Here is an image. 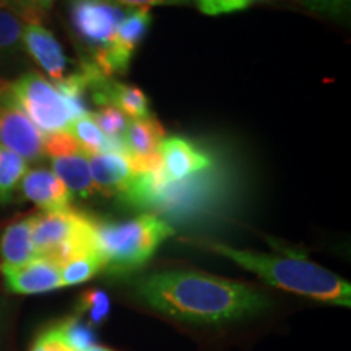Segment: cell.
I'll list each match as a JSON object with an SVG mask.
<instances>
[{
    "mask_svg": "<svg viewBox=\"0 0 351 351\" xmlns=\"http://www.w3.org/2000/svg\"><path fill=\"white\" fill-rule=\"evenodd\" d=\"M135 296L150 309L199 326H221L263 313L269 300L245 283L202 271L168 270L135 282Z\"/></svg>",
    "mask_w": 351,
    "mask_h": 351,
    "instance_id": "obj_1",
    "label": "cell"
},
{
    "mask_svg": "<svg viewBox=\"0 0 351 351\" xmlns=\"http://www.w3.org/2000/svg\"><path fill=\"white\" fill-rule=\"evenodd\" d=\"M234 176L228 165L215 163L181 181H171L160 168L135 173L117 199L124 207L140 210L166 221H192L217 213L234 194Z\"/></svg>",
    "mask_w": 351,
    "mask_h": 351,
    "instance_id": "obj_2",
    "label": "cell"
},
{
    "mask_svg": "<svg viewBox=\"0 0 351 351\" xmlns=\"http://www.w3.org/2000/svg\"><path fill=\"white\" fill-rule=\"evenodd\" d=\"M204 245L256 274L271 287L328 304L346 307L351 304V285L304 256H271L236 249L221 243H204Z\"/></svg>",
    "mask_w": 351,
    "mask_h": 351,
    "instance_id": "obj_3",
    "label": "cell"
},
{
    "mask_svg": "<svg viewBox=\"0 0 351 351\" xmlns=\"http://www.w3.org/2000/svg\"><path fill=\"white\" fill-rule=\"evenodd\" d=\"M173 234V225L152 213L124 221H93L95 249L103 258L104 270L114 275L142 269Z\"/></svg>",
    "mask_w": 351,
    "mask_h": 351,
    "instance_id": "obj_4",
    "label": "cell"
},
{
    "mask_svg": "<svg viewBox=\"0 0 351 351\" xmlns=\"http://www.w3.org/2000/svg\"><path fill=\"white\" fill-rule=\"evenodd\" d=\"M95 218L69 208L36 215L33 219V247L36 258L62 267L70 258L95 249Z\"/></svg>",
    "mask_w": 351,
    "mask_h": 351,
    "instance_id": "obj_5",
    "label": "cell"
},
{
    "mask_svg": "<svg viewBox=\"0 0 351 351\" xmlns=\"http://www.w3.org/2000/svg\"><path fill=\"white\" fill-rule=\"evenodd\" d=\"M12 98L44 135L65 132L78 112L56 83L39 73H26L8 86Z\"/></svg>",
    "mask_w": 351,
    "mask_h": 351,
    "instance_id": "obj_6",
    "label": "cell"
},
{
    "mask_svg": "<svg viewBox=\"0 0 351 351\" xmlns=\"http://www.w3.org/2000/svg\"><path fill=\"white\" fill-rule=\"evenodd\" d=\"M69 15L75 38L95 57L111 46L125 13L116 0H70Z\"/></svg>",
    "mask_w": 351,
    "mask_h": 351,
    "instance_id": "obj_7",
    "label": "cell"
},
{
    "mask_svg": "<svg viewBox=\"0 0 351 351\" xmlns=\"http://www.w3.org/2000/svg\"><path fill=\"white\" fill-rule=\"evenodd\" d=\"M44 155L51 158L52 173L65 184L70 194L88 199L98 192L91 179L88 153L69 132L44 135Z\"/></svg>",
    "mask_w": 351,
    "mask_h": 351,
    "instance_id": "obj_8",
    "label": "cell"
},
{
    "mask_svg": "<svg viewBox=\"0 0 351 351\" xmlns=\"http://www.w3.org/2000/svg\"><path fill=\"white\" fill-rule=\"evenodd\" d=\"M0 145L26 163L44 156V134L21 111L5 86L0 90Z\"/></svg>",
    "mask_w": 351,
    "mask_h": 351,
    "instance_id": "obj_9",
    "label": "cell"
},
{
    "mask_svg": "<svg viewBox=\"0 0 351 351\" xmlns=\"http://www.w3.org/2000/svg\"><path fill=\"white\" fill-rule=\"evenodd\" d=\"M150 23V8H134L124 16L111 46L91 57L88 62L93 64L104 77L114 78V75H124L130 65L132 56L147 34Z\"/></svg>",
    "mask_w": 351,
    "mask_h": 351,
    "instance_id": "obj_10",
    "label": "cell"
},
{
    "mask_svg": "<svg viewBox=\"0 0 351 351\" xmlns=\"http://www.w3.org/2000/svg\"><path fill=\"white\" fill-rule=\"evenodd\" d=\"M160 171L166 179L181 181L217 163L213 153L205 152L200 145L184 137L165 138L160 145Z\"/></svg>",
    "mask_w": 351,
    "mask_h": 351,
    "instance_id": "obj_11",
    "label": "cell"
},
{
    "mask_svg": "<svg viewBox=\"0 0 351 351\" xmlns=\"http://www.w3.org/2000/svg\"><path fill=\"white\" fill-rule=\"evenodd\" d=\"M21 43L29 52V56L51 77V82L59 83L69 75V59L64 54L62 46L54 38V34L44 28L41 23H36V21L25 23Z\"/></svg>",
    "mask_w": 351,
    "mask_h": 351,
    "instance_id": "obj_12",
    "label": "cell"
},
{
    "mask_svg": "<svg viewBox=\"0 0 351 351\" xmlns=\"http://www.w3.org/2000/svg\"><path fill=\"white\" fill-rule=\"evenodd\" d=\"M7 288L16 295H41L62 288L60 267L44 258H34L16 269H0Z\"/></svg>",
    "mask_w": 351,
    "mask_h": 351,
    "instance_id": "obj_13",
    "label": "cell"
},
{
    "mask_svg": "<svg viewBox=\"0 0 351 351\" xmlns=\"http://www.w3.org/2000/svg\"><path fill=\"white\" fill-rule=\"evenodd\" d=\"M20 184L25 199L36 204L44 213L70 208L72 194L51 169L33 168L26 171Z\"/></svg>",
    "mask_w": 351,
    "mask_h": 351,
    "instance_id": "obj_14",
    "label": "cell"
},
{
    "mask_svg": "<svg viewBox=\"0 0 351 351\" xmlns=\"http://www.w3.org/2000/svg\"><path fill=\"white\" fill-rule=\"evenodd\" d=\"M88 165L96 191L104 195H119L135 174L129 158L122 153H93L88 155Z\"/></svg>",
    "mask_w": 351,
    "mask_h": 351,
    "instance_id": "obj_15",
    "label": "cell"
},
{
    "mask_svg": "<svg viewBox=\"0 0 351 351\" xmlns=\"http://www.w3.org/2000/svg\"><path fill=\"white\" fill-rule=\"evenodd\" d=\"M33 219L34 217L25 218L13 223L3 231L0 239V257H2L0 269H16L36 258L32 238Z\"/></svg>",
    "mask_w": 351,
    "mask_h": 351,
    "instance_id": "obj_16",
    "label": "cell"
},
{
    "mask_svg": "<svg viewBox=\"0 0 351 351\" xmlns=\"http://www.w3.org/2000/svg\"><path fill=\"white\" fill-rule=\"evenodd\" d=\"M26 171L28 163L23 158L0 145V204H10Z\"/></svg>",
    "mask_w": 351,
    "mask_h": 351,
    "instance_id": "obj_17",
    "label": "cell"
},
{
    "mask_svg": "<svg viewBox=\"0 0 351 351\" xmlns=\"http://www.w3.org/2000/svg\"><path fill=\"white\" fill-rule=\"evenodd\" d=\"M104 270L103 258L96 249L86 251L80 256L70 258L60 267V276H62V287H75L82 285L96 276Z\"/></svg>",
    "mask_w": 351,
    "mask_h": 351,
    "instance_id": "obj_18",
    "label": "cell"
},
{
    "mask_svg": "<svg viewBox=\"0 0 351 351\" xmlns=\"http://www.w3.org/2000/svg\"><path fill=\"white\" fill-rule=\"evenodd\" d=\"M65 132H69V134L75 138V142L80 145L88 155L111 152V138H108L106 135L99 130V127L96 125L91 114L78 117V119H75L69 125V129Z\"/></svg>",
    "mask_w": 351,
    "mask_h": 351,
    "instance_id": "obj_19",
    "label": "cell"
},
{
    "mask_svg": "<svg viewBox=\"0 0 351 351\" xmlns=\"http://www.w3.org/2000/svg\"><path fill=\"white\" fill-rule=\"evenodd\" d=\"M56 332L62 339L65 345L72 351H86L88 348L96 345L95 330L91 326L80 317H70L64 322L54 326Z\"/></svg>",
    "mask_w": 351,
    "mask_h": 351,
    "instance_id": "obj_20",
    "label": "cell"
},
{
    "mask_svg": "<svg viewBox=\"0 0 351 351\" xmlns=\"http://www.w3.org/2000/svg\"><path fill=\"white\" fill-rule=\"evenodd\" d=\"M25 20L16 12L0 7V52L16 49L23 36Z\"/></svg>",
    "mask_w": 351,
    "mask_h": 351,
    "instance_id": "obj_21",
    "label": "cell"
},
{
    "mask_svg": "<svg viewBox=\"0 0 351 351\" xmlns=\"http://www.w3.org/2000/svg\"><path fill=\"white\" fill-rule=\"evenodd\" d=\"M96 125L108 138H124L129 117L114 106H101L95 114H91Z\"/></svg>",
    "mask_w": 351,
    "mask_h": 351,
    "instance_id": "obj_22",
    "label": "cell"
},
{
    "mask_svg": "<svg viewBox=\"0 0 351 351\" xmlns=\"http://www.w3.org/2000/svg\"><path fill=\"white\" fill-rule=\"evenodd\" d=\"M80 313L85 314L90 320L88 324L99 326L109 317V313H111L109 296L101 289H91V291L85 293L80 301Z\"/></svg>",
    "mask_w": 351,
    "mask_h": 351,
    "instance_id": "obj_23",
    "label": "cell"
},
{
    "mask_svg": "<svg viewBox=\"0 0 351 351\" xmlns=\"http://www.w3.org/2000/svg\"><path fill=\"white\" fill-rule=\"evenodd\" d=\"M251 3V0H207V2L200 3L199 8L207 15H221V13L244 10Z\"/></svg>",
    "mask_w": 351,
    "mask_h": 351,
    "instance_id": "obj_24",
    "label": "cell"
},
{
    "mask_svg": "<svg viewBox=\"0 0 351 351\" xmlns=\"http://www.w3.org/2000/svg\"><path fill=\"white\" fill-rule=\"evenodd\" d=\"M29 351H72V350L64 343L62 339L59 337V333L56 332V328L51 327L38 337Z\"/></svg>",
    "mask_w": 351,
    "mask_h": 351,
    "instance_id": "obj_25",
    "label": "cell"
},
{
    "mask_svg": "<svg viewBox=\"0 0 351 351\" xmlns=\"http://www.w3.org/2000/svg\"><path fill=\"white\" fill-rule=\"evenodd\" d=\"M119 5L132 8H150L155 5H173V3H182L184 0H116Z\"/></svg>",
    "mask_w": 351,
    "mask_h": 351,
    "instance_id": "obj_26",
    "label": "cell"
},
{
    "mask_svg": "<svg viewBox=\"0 0 351 351\" xmlns=\"http://www.w3.org/2000/svg\"><path fill=\"white\" fill-rule=\"evenodd\" d=\"M319 7H332V8H343L345 0H309Z\"/></svg>",
    "mask_w": 351,
    "mask_h": 351,
    "instance_id": "obj_27",
    "label": "cell"
},
{
    "mask_svg": "<svg viewBox=\"0 0 351 351\" xmlns=\"http://www.w3.org/2000/svg\"><path fill=\"white\" fill-rule=\"evenodd\" d=\"M86 351H114L111 348H106V346H99V345H93L91 348H88Z\"/></svg>",
    "mask_w": 351,
    "mask_h": 351,
    "instance_id": "obj_28",
    "label": "cell"
},
{
    "mask_svg": "<svg viewBox=\"0 0 351 351\" xmlns=\"http://www.w3.org/2000/svg\"><path fill=\"white\" fill-rule=\"evenodd\" d=\"M10 3V0H0V7H7Z\"/></svg>",
    "mask_w": 351,
    "mask_h": 351,
    "instance_id": "obj_29",
    "label": "cell"
},
{
    "mask_svg": "<svg viewBox=\"0 0 351 351\" xmlns=\"http://www.w3.org/2000/svg\"><path fill=\"white\" fill-rule=\"evenodd\" d=\"M197 2H199V5H200V3H204V2H207V0H197Z\"/></svg>",
    "mask_w": 351,
    "mask_h": 351,
    "instance_id": "obj_30",
    "label": "cell"
},
{
    "mask_svg": "<svg viewBox=\"0 0 351 351\" xmlns=\"http://www.w3.org/2000/svg\"><path fill=\"white\" fill-rule=\"evenodd\" d=\"M2 88H3V85H2V82H0V90H2Z\"/></svg>",
    "mask_w": 351,
    "mask_h": 351,
    "instance_id": "obj_31",
    "label": "cell"
},
{
    "mask_svg": "<svg viewBox=\"0 0 351 351\" xmlns=\"http://www.w3.org/2000/svg\"><path fill=\"white\" fill-rule=\"evenodd\" d=\"M251 2H252V3H254V2H256V0H251Z\"/></svg>",
    "mask_w": 351,
    "mask_h": 351,
    "instance_id": "obj_32",
    "label": "cell"
}]
</instances>
